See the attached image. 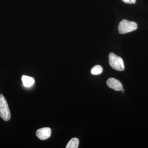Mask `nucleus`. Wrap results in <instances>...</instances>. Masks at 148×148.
<instances>
[{
    "label": "nucleus",
    "instance_id": "obj_8",
    "mask_svg": "<svg viewBox=\"0 0 148 148\" xmlns=\"http://www.w3.org/2000/svg\"><path fill=\"white\" fill-rule=\"evenodd\" d=\"M103 68L100 65H96L91 69V73L93 75H100L103 73Z\"/></svg>",
    "mask_w": 148,
    "mask_h": 148
},
{
    "label": "nucleus",
    "instance_id": "obj_4",
    "mask_svg": "<svg viewBox=\"0 0 148 148\" xmlns=\"http://www.w3.org/2000/svg\"><path fill=\"white\" fill-rule=\"evenodd\" d=\"M51 129L49 127H43L37 130L36 135L40 140H46L50 138L51 135Z\"/></svg>",
    "mask_w": 148,
    "mask_h": 148
},
{
    "label": "nucleus",
    "instance_id": "obj_3",
    "mask_svg": "<svg viewBox=\"0 0 148 148\" xmlns=\"http://www.w3.org/2000/svg\"><path fill=\"white\" fill-rule=\"evenodd\" d=\"M109 61L110 66L112 69L117 71H123L125 66L123 60L121 57L110 53L109 55Z\"/></svg>",
    "mask_w": 148,
    "mask_h": 148
},
{
    "label": "nucleus",
    "instance_id": "obj_7",
    "mask_svg": "<svg viewBox=\"0 0 148 148\" xmlns=\"http://www.w3.org/2000/svg\"><path fill=\"white\" fill-rule=\"evenodd\" d=\"M79 145V140L77 138L72 139L69 142L66 146V148H77Z\"/></svg>",
    "mask_w": 148,
    "mask_h": 148
},
{
    "label": "nucleus",
    "instance_id": "obj_6",
    "mask_svg": "<svg viewBox=\"0 0 148 148\" xmlns=\"http://www.w3.org/2000/svg\"><path fill=\"white\" fill-rule=\"evenodd\" d=\"M21 81L25 87H30L35 83V79L32 77L24 75L21 77Z\"/></svg>",
    "mask_w": 148,
    "mask_h": 148
},
{
    "label": "nucleus",
    "instance_id": "obj_1",
    "mask_svg": "<svg viewBox=\"0 0 148 148\" xmlns=\"http://www.w3.org/2000/svg\"><path fill=\"white\" fill-rule=\"evenodd\" d=\"M138 28L137 23L126 19L122 20L119 23L118 30L120 34H125L133 32Z\"/></svg>",
    "mask_w": 148,
    "mask_h": 148
},
{
    "label": "nucleus",
    "instance_id": "obj_5",
    "mask_svg": "<svg viewBox=\"0 0 148 148\" xmlns=\"http://www.w3.org/2000/svg\"><path fill=\"white\" fill-rule=\"evenodd\" d=\"M107 84L109 87L116 91H119L123 89V85L118 80L114 78H109L107 80Z\"/></svg>",
    "mask_w": 148,
    "mask_h": 148
},
{
    "label": "nucleus",
    "instance_id": "obj_9",
    "mask_svg": "<svg viewBox=\"0 0 148 148\" xmlns=\"http://www.w3.org/2000/svg\"><path fill=\"white\" fill-rule=\"evenodd\" d=\"M124 3L128 4H134L136 3V0H122Z\"/></svg>",
    "mask_w": 148,
    "mask_h": 148
},
{
    "label": "nucleus",
    "instance_id": "obj_2",
    "mask_svg": "<svg viewBox=\"0 0 148 148\" xmlns=\"http://www.w3.org/2000/svg\"><path fill=\"white\" fill-rule=\"evenodd\" d=\"M0 116L5 121H8L10 119L11 114L8 104L2 94H0Z\"/></svg>",
    "mask_w": 148,
    "mask_h": 148
}]
</instances>
